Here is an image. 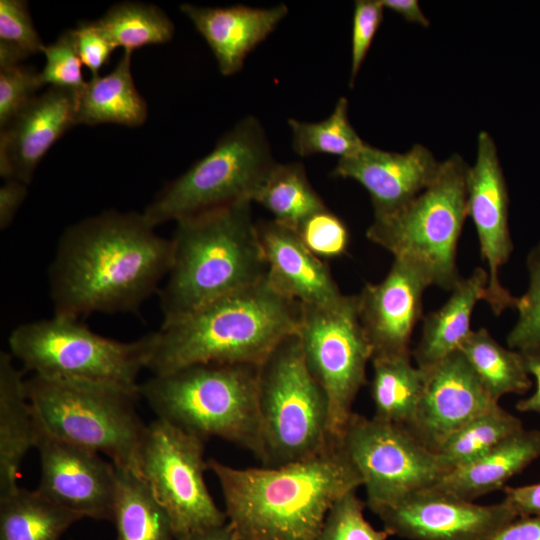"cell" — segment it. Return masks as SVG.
<instances>
[{
    "instance_id": "60d3db41",
    "label": "cell",
    "mask_w": 540,
    "mask_h": 540,
    "mask_svg": "<svg viewBox=\"0 0 540 540\" xmlns=\"http://www.w3.org/2000/svg\"><path fill=\"white\" fill-rule=\"evenodd\" d=\"M381 0H357L354 4L351 34L350 87H353L373 39L383 21Z\"/></svg>"
},
{
    "instance_id": "7a4b0ae2",
    "label": "cell",
    "mask_w": 540,
    "mask_h": 540,
    "mask_svg": "<svg viewBox=\"0 0 540 540\" xmlns=\"http://www.w3.org/2000/svg\"><path fill=\"white\" fill-rule=\"evenodd\" d=\"M207 469L220 485L234 540H319L332 505L363 486L337 440L312 458L284 466L241 469L211 458Z\"/></svg>"
},
{
    "instance_id": "5b68a950",
    "label": "cell",
    "mask_w": 540,
    "mask_h": 540,
    "mask_svg": "<svg viewBox=\"0 0 540 540\" xmlns=\"http://www.w3.org/2000/svg\"><path fill=\"white\" fill-rule=\"evenodd\" d=\"M258 365L198 363L152 375L139 384L157 418L203 441L218 437L260 460L262 441L257 398Z\"/></svg>"
},
{
    "instance_id": "cb8c5ba5",
    "label": "cell",
    "mask_w": 540,
    "mask_h": 540,
    "mask_svg": "<svg viewBox=\"0 0 540 540\" xmlns=\"http://www.w3.org/2000/svg\"><path fill=\"white\" fill-rule=\"evenodd\" d=\"M540 458V430L522 428L475 461L454 469L432 487L474 501L504 487Z\"/></svg>"
},
{
    "instance_id": "277c9868",
    "label": "cell",
    "mask_w": 540,
    "mask_h": 540,
    "mask_svg": "<svg viewBox=\"0 0 540 540\" xmlns=\"http://www.w3.org/2000/svg\"><path fill=\"white\" fill-rule=\"evenodd\" d=\"M251 204L240 201L176 222L171 267L158 291L162 325L266 277Z\"/></svg>"
},
{
    "instance_id": "8fae6325",
    "label": "cell",
    "mask_w": 540,
    "mask_h": 540,
    "mask_svg": "<svg viewBox=\"0 0 540 540\" xmlns=\"http://www.w3.org/2000/svg\"><path fill=\"white\" fill-rule=\"evenodd\" d=\"M297 335L306 365L327 396L329 435L341 441L372 359L356 295L343 294L325 305L301 304Z\"/></svg>"
},
{
    "instance_id": "8992f818",
    "label": "cell",
    "mask_w": 540,
    "mask_h": 540,
    "mask_svg": "<svg viewBox=\"0 0 540 540\" xmlns=\"http://www.w3.org/2000/svg\"><path fill=\"white\" fill-rule=\"evenodd\" d=\"M26 394L39 426L62 441L102 453L142 477L147 425L136 411L139 392L117 385L32 375Z\"/></svg>"
},
{
    "instance_id": "4316f807",
    "label": "cell",
    "mask_w": 540,
    "mask_h": 540,
    "mask_svg": "<svg viewBox=\"0 0 540 540\" xmlns=\"http://www.w3.org/2000/svg\"><path fill=\"white\" fill-rule=\"evenodd\" d=\"M116 467V540H176L170 517L146 480Z\"/></svg>"
},
{
    "instance_id": "9a60e30c",
    "label": "cell",
    "mask_w": 540,
    "mask_h": 540,
    "mask_svg": "<svg viewBox=\"0 0 540 540\" xmlns=\"http://www.w3.org/2000/svg\"><path fill=\"white\" fill-rule=\"evenodd\" d=\"M376 515L390 536L408 540H485L517 518L505 500L479 505L432 486Z\"/></svg>"
},
{
    "instance_id": "8d00e7d4",
    "label": "cell",
    "mask_w": 540,
    "mask_h": 540,
    "mask_svg": "<svg viewBox=\"0 0 540 540\" xmlns=\"http://www.w3.org/2000/svg\"><path fill=\"white\" fill-rule=\"evenodd\" d=\"M365 506L355 491L340 497L328 511L319 540H387L390 534L364 517Z\"/></svg>"
},
{
    "instance_id": "30bf717a",
    "label": "cell",
    "mask_w": 540,
    "mask_h": 540,
    "mask_svg": "<svg viewBox=\"0 0 540 540\" xmlns=\"http://www.w3.org/2000/svg\"><path fill=\"white\" fill-rule=\"evenodd\" d=\"M275 164L260 121L246 116L187 171L167 183L142 212L153 226L240 201L252 196Z\"/></svg>"
},
{
    "instance_id": "b9f144b4",
    "label": "cell",
    "mask_w": 540,
    "mask_h": 540,
    "mask_svg": "<svg viewBox=\"0 0 540 540\" xmlns=\"http://www.w3.org/2000/svg\"><path fill=\"white\" fill-rule=\"evenodd\" d=\"M79 56L92 77L99 76L101 68L109 61L115 46L96 21L81 22L74 29Z\"/></svg>"
},
{
    "instance_id": "484cf974",
    "label": "cell",
    "mask_w": 540,
    "mask_h": 540,
    "mask_svg": "<svg viewBox=\"0 0 540 540\" xmlns=\"http://www.w3.org/2000/svg\"><path fill=\"white\" fill-rule=\"evenodd\" d=\"M131 56L124 52L110 73L86 82L79 95L78 124L137 127L145 122L148 107L135 86Z\"/></svg>"
},
{
    "instance_id": "ba28073f",
    "label": "cell",
    "mask_w": 540,
    "mask_h": 540,
    "mask_svg": "<svg viewBox=\"0 0 540 540\" xmlns=\"http://www.w3.org/2000/svg\"><path fill=\"white\" fill-rule=\"evenodd\" d=\"M257 398L264 467L312 458L334 441L327 396L306 365L297 332L258 365Z\"/></svg>"
},
{
    "instance_id": "603a6c76",
    "label": "cell",
    "mask_w": 540,
    "mask_h": 540,
    "mask_svg": "<svg viewBox=\"0 0 540 540\" xmlns=\"http://www.w3.org/2000/svg\"><path fill=\"white\" fill-rule=\"evenodd\" d=\"M23 372L0 352V497L16 490L22 461L37 448L41 428L28 400Z\"/></svg>"
},
{
    "instance_id": "c3c4849f",
    "label": "cell",
    "mask_w": 540,
    "mask_h": 540,
    "mask_svg": "<svg viewBox=\"0 0 540 540\" xmlns=\"http://www.w3.org/2000/svg\"><path fill=\"white\" fill-rule=\"evenodd\" d=\"M179 540H234L232 532L226 523L225 525L206 529L192 533Z\"/></svg>"
},
{
    "instance_id": "ab89813d",
    "label": "cell",
    "mask_w": 540,
    "mask_h": 540,
    "mask_svg": "<svg viewBox=\"0 0 540 540\" xmlns=\"http://www.w3.org/2000/svg\"><path fill=\"white\" fill-rule=\"evenodd\" d=\"M43 86L40 71L31 66H0V128H5L36 96Z\"/></svg>"
},
{
    "instance_id": "2e32d148",
    "label": "cell",
    "mask_w": 540,
    "mask_h": 540,
    "mask_svg": "<svg viewBox=\"0 0 540 540\" xmlns=\"http://www.w3.org/2000/svg\"><path fill=\"white\" fill-rule=\"evenodd\" d=\"M41 428V427H40ZM41 495L83 517L113 521L116 467L99 453L57 439L41 428Z\"/></svg>"
},
{
    "instance_id": "7c38bea8",
    "label": "cell",
    "mask_w": 540,
    "mask_h": 540,
    "mask_svg": "<svg viewBox=\"0 0 540 540\" xmlns=\"http://www.w3.org/2000/svg\"><path fill=\"white\" fill-rule=\"evenodd\" d=\"M373 513L436 484L449 473L439 455L406 426L353 413L341 438Z\"/></svg>"
},
{
    "instance_id": "e575fe53",
    "label": "cell",
    "mask_w": 540,
    "mask_h": 540,
    "mask_svg": "<svg viewBox=\"0 0 540 540\" xmlns=\"http://www.w3.org/2000/svg\"><path fill=\"white\" fill-rule=\"evenodd\" d=\"M41 40L23 0L0 1V66L20 64L31 55L42 53Z\"/></svg>"
},
{
    "instance_id": "e0dca14e",
    "label": "cell",
    "mask_w": 540,
    "mask_h": 540,
    "mask_svg": "<svg viewBox=\"0 0 540 540\" xmlns=\"http://www.w3.org/2000/svg\"><path fill=\"white\" fill-rule=\"evenodd\" d=\"M432 286L415 264L394 258L379 283H366L357 297L361 325L375 357L412 354L411 336L423 312V295Z\"/></svg>"
},
{
    "instance_id": "6da1fadb",
    "label": "cell",
    "mask_w": 540,
    "mask_h": 540,
    "mask_svg": "<svg viewBox=\"0 0 540 540\" xmlns=\"http://www.w3.org/2000/svg\"><path fill=\"white\" fill-rule=\"evenodd\" d=\"M172 255L171 238L157 234L143 213L109 210L70 225L49 267L54 315L138 311L159 291Z\"/></svg>"
},
{
    "instance_id": "5bb4252c",
    "label": "cell",
    "mask_w": 540,
    "mask_h": 540,
    "mask_svg": "<svg viewBox=\"0 0 540 540\" xmlns=\"http://www.w3.org/2000/svg\"><path fill=\"white\" fill-rule=\"evenodd\" d=\"M508 213L509 196L497 147L491 135L482 131L475 163L468 172L467 215L475 226L481 258L487 266L484 301L496 316L515 307L517 300L499 280V269L513 251Z\"/></svg>"
},
{
    "instance_id": "f35d334b",
    "label": "cell",
    "mask_w": 540,
    "mask_h": 540,
    "mask_svg": "<svg viewBox=\"0 0 540 540\" xmlns=\"http://www.w3.org/2000/svg\"><path fill=\"white\" fill-rule=\"evenodd\" d=\"M296 231L309 250L321 259L342 256L350 244L348 227L328 208L308 217Z\"/></svg>"
},
{
    "instance_id": "ac0fdd59",
    "label": "cell",
    "mask_w": 540,
    "mask_h": 540,
    "mask_svg": "<svg viewBox=\"0 0 540 540\" xmlns=\"http://www.w3.org/2000/svg\"><path fill=\"white\" fill-rule=\"evenodd\" d=\"M424 371V390L408 428L434 452L464 425L499 405L460 351Z\"/></svg>"
},
{
    "instance_id": "d4e9b609",
    "label": "cell",
    "mask_w": 540,
    "mask_h": 540,
    "mask_svg": "<svg viewBox=\"0 0 540 540\" xmlns=\"http://www.w3.org/2000/svg\"><path fill=\"white\" fill-rule=\"evenodd\" d=\"M487 284V271L477 267L471 275L459 280L439 309L423 318L421 337L412 351L419 368L429 369L459 351L472 331V313L476 303L484 300Z\"/></svg>"
},
{
    "instance_id": "d6a6232c",
    "label": "cell",
    "mask_w": 540,
    "mask_h": 540,
    "mask_svg": "<svg viewBox=\"0 0 540 540\" xmlns=\"http://www.w3.org/2000/svg\"><path fill=\"white\" fill-rule=\"evenodd\" d=\"M522 428L518 417L498 405L452 434L436 453L450 472L475 461Z\"/></svg>"
},
{
    "instance_id": "4dcf8cb0",
    "label": "cell",
    "mask_w": 540,
    "mask_h": 540,
    "mask_svg": "<svg viewBox=\"0 0 540 540\" xmlns=\"http://www.w3.org/2000/svg\"><path fill=\"white\" fill-rule=\"evenodd\" d=\"M459 351L496 402L506 394H524L532 386L523 354L501 346L485 328L472 330Z\"/></svg>"
},
{
    "instance_id": "f546056e",
    "label": "cell",
    "mask_w": 540,
    "mask_h": 540,
    "mask_svg": "<svg viewBox=\"0 0 540 540\" xmlns=\"http://www.w3.org/2000/svg\"><path fill=\"white\" fill-rule=\"evenodd\" d=\"M253 202L266 208L273 220L295 230L308 217L327 208L298 162H275L256 188Z\"/></svg>"
},
{
    "instance_id": "ee69618b",
    "label": "cell",
    "mask_w": 540,
    "mask_h": 540,
    "mask_svg": "<svg viewBox=\"0 0 540 540\" xmlns=\"http://www.w3.org/2000/svg\"><path fill=\"white\" fill-rule=\"evenodd\" d=\"M504 500L517 517L540 515V483L503 489Z\"/></svg>"
},
{
    "instance_id": "1f68e13d",
    "label": "cell",
    "mask_w": 540,
    "mask_h": 540,
    "mask_svg": "<svg viewBox=\"0 0 540 540\" xmlns=\"http://www.w3.org/2000/svg\"><path fill=\"white\" fill-rule=\"evenodd\" d=\"M97 24L115 48L124 52L170 41L174 25L159 7L140 2H122L113 5Z\"/></svg>"
},
{
    "instance_id": "9c48e42d",
    "label": "cell",
    "mask_w": 540,
    "mask_h": 540,
    "mask_svg": "<svg viewBox=\"0 0 540 540\" xmlns=\"http://www.w3.org/2000/svg\"><path fill=\"white\" fill-rule=\"evenodd\" d=\"M155 334L133 341L101 336L78 319L51 318L19 324L8 338L11 355L26 371L46 378L86 380L139 392Z\"/></svg>"
},
{
    "instance_id": "f6af8a7d",
    "label": "cell",
    "mask_w": 540,
    "mask_h": 540,
    "mask_svg": "<svg viewBox=\"0 0 540 540\" xmlns=\"http://www.w3.org/2000/svg\"><path fill=\"white\" fill-rule=\"evenodd\" d=\"M485 540H540V515L517 517Z\"/></svg>"
},
{
    "instance_id": "f1b7e54d",
    "label": "cell",
    "mask_w": 540,
    "mask_h": 540,
    "mask_svg": "<svg viewBox=\"0 0 540 540\" xmlns=\"http://www.w3.org/2000/svg\"><path fill=\"white\" fill-rule=\"evenodd\" d=\"M82 515L18 487L0 497V540H60Z\"/></svg>"
},
{
    "instance_id": "d590c367",
    "label": "cell",
    "mask_w": 540,
    "mask_h": 540,
    "mask_svg": "<svg viewBox=\"0 0 540 540\" xmlns=\"http://www.w3.org/2000/svg\"><path fill=\"white\" fill-rule=\"evenodd\" d=\"M529 287L517 298L518 320L507 336L510 349L519 352L540 351V243L527 259Z\"/></svg>"
},
{
    "instance_id": "7dc6e473",
    "label": "cell",
    "mask_w": 540,
    "mask_h": 540,
    "mask_svg": "<svg viewBox=\"0 0 540 540\" xmlns=\"http://www.w3.org/2000/svg\"><path fill=\"white\" fill-rule=\"evenodd\" d=\"M385 9L401 15L406 21L423 27L430 25L417 0H381Z\"/></svg>"
},
{
    "instance_id": "74e56055",
    "label": "cell",
    "mask_w": 540,
    "mask_h": 540,
    "mask_svg": "<svg viewBox=\"0 0 540 540\" xmlns=\"http://www.w3.org/2000/svg\"><path fill=\"white\" fill-rule=\"evenodd\" d=\"M42 54L45 64L40 71L43 86L81 92L87 81L82 75V61L78 53L74 29L65 30L55 42L45 45Z\"/></svg>"
},
{
    "instance_id": "44dd1931",
    "label": "cell",
    "mask_w": 540,
    "mask_h": 540,
    "mask_svg": "<svg viewBox=\"0 0 540 540\" xmlns=\"http://www.w3.org/2000/svg\"><path fill=\"white\" fill-rule=\"evenodd\" d=\"M257 228L266 279L277 292L302 305H325L343 295L328 264L309 250L295 229L273 219Z\"/></svg>"
},
{
    "instance_id": "ffe728a7",
    "label": "cell",
    "mask_w": 540,
    "mask_h": 540,
    "mask_svg": "<svg viewBox=\"0 0 540 540\" xmlns=\"http://www.w3.org/2000/svg\"><path fill=\"white\" fill-rule=\"evenodd\" d=\"M79 91L49 87L0 132V175L26 184L41 159L78 124Z\"/></svg>"
},
{
    "instance_id": "52a82bcc",
    "label": "cell",
    "mask_w": 540,
    "mask_h": 540,
    "mask_svg": "<svg viewBox=\"0 0 540 540\" xmlns=\"http://www.w3.org/2000/svg\"><path fill=\"white\" fill-rule=\"evenodd\" d=\"M470 165L458 154L440 164L434 181L396 212L374 218L366 231L394 258L418 266L431 285L452 290L461 277L457 246L467 215Z\"/></svg>"
},
{
    "instance_id": "83f0119b",
    "label": "cell",
    "mask_w": 540,
    "mask_h": 540,
    "mask_svg": "<svg viewBox=\"0 0 540 540\" xmlns=\"http://www.w3.org/2000/svg\"><path fill=\"white\" fill-rule=\"evenodd\" d=\"M412 354L371 359V397L377 419L409 427L425 385V371L414 366Z\"/></svg>"
},
{
    "instance_id": "bcb514c9",
    "label": "cell",
    "mask_w": 540,
    "mask_h": 540,
    "mask_svg": "<svg viewBox=\"0 0 540 540\" xmlns=\"http://www.w3.org/2000/svg\"><path fill=\"white\" fill-rule=\"evenodd\" d=\"M522 354L529 375L535 379L536 389L531 396L518 401L516 409L520 412H536L540 414V351L523 352Z\"/></svg>"
},
{
    "instance_id": "3957f363",
    "label": "cell",
    "mask_w": 540,
    "mask_h": 540,
    "mask_svg": "<svg viewBox=\"0 0 540 540\" xmlns=\"http://www.w3.org/2000/svg\"><path fill=\"white\" fill-rule=\"evenodd\" d=\"M300 316L301 304L277 292L265 277L161 325L147 369L161 375L198 363L259 365L297 332Z\"/></svg>"
},
{
    "instance_id": "7bdbcfd3",
    "label": "cell",
    "mask_w": 540,
    "mask_h": 540,
    "mask_svg": "<svg viewBox=\"0 0 540 540\" xmlns=\"http://www.w3.org/2000/svg\"><path fill=\"white\" fill-rule=\"evenodd\" d=\"M28 193V184L17 179H6L0 187V229L13 221Z\"/></svg>"
},
{
    "instance_id": "7402d4cb",
    "label": "cell",
    "mask_w": 540,
    "mask_h": 540,
    "mask_svg": "<svg viewBox=\"0 0 540 540\" xmlns=\"http://www.w3.org/2000/svg\"><path fill=\"white\" fill-rule=\"evenodd\" d=\"M180 10L205 39L224 76L239 72L248 54L275 30L289 11L285 4L253 8L200 7L187 3Z\"/></svg>"
},
{
    "instance_id": "836d02e7",
    "label": "cell",
    "mask_w": 540,
    "mask_h": 540,
    "mask_svg": "<svg viewBox=\"0 0 540 540\" xmlns=\"http://www.w3.org/2000/svg\"><path fill=\"white\" fill-rule=\"evenodd\" d=\"M292 149L301 157L330 154L344 158L361 150L367 143L359 136L348 116V100L340 97L332 113L319 122L288 119Z\"/></svg>"
},
{
    "instance_id": "4fadbf2b",
    "label": "cell",
    "mask_w": 540,
    "mask_h": 540,
    "mask_svg": "<svg viewBox=\"0 0 540 540\" xmlns=\"http://www.w3.org/2000/svg\"><path fill=\"white\" fill-rule=\"evenodd\" d=\"M205 470L202 439L159 418L147 425L141 474L167 511L176 540L227 523L208 491Z\"/></svg>"
},
{
    "instance_id": "d6986e66",
    "label": "cell",
    "mask_w": 540,
    "mask_h": 540,
    "mask_svg": "<svg viewBox=\"0 0 540 540\" xmlns=\"http://www.w3.org/2000/svg\"><path fill=\"white\" fill-rule=\"evenodd\" d=\"M440 164L421 144L405 153L384 151L366 144L355 154L339 158L331 174L362 185L377 218L396 212L417 197L434 181Z\"/></svg>"
}]
</instances>
